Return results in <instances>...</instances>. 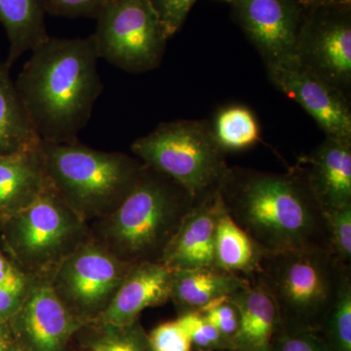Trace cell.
<instances>
[{
    "label": "cell",
    "mask_w": 351,
    "mask_h": 351,
    "mask_svg": "<svg viewBox=\"0 0 351 351\" xmlns=\"http://www.w3.org/2000/svg\"><path fill=\"white\" fill-rule=\"evenodd\" d=\"M219 193L228 214L263 250L330 251L326 215L299 163L284 173L228 167Z\"/></svg>",
    "instance_id": "6da1fadb"
},
{
    "label": "cell",
    "mask_w": 351,
    "mask_h": 351,
    "mask_svg": "<svg viewBox=\"0 0 351 351\" xmlns=\"http://www.w3.org/2000/svg\"><path fill=\"white\" fill-rule=\"evenodd\" d=\"M93 34L50 38L32 51L15 80L25 112L41 142L73 144L103 93Z\"/></svg>",
    "instance_id": "7a4b0ae2"
},
{
    "label": "cell",
    "mask_w": 351,
    "mask_h": 351,
    "mask_svg": "<svg viewBox=\"0 0 351 351\" xmlns=\"http://www.w3.org/2000/svg\"><path fill=\"white\" fill-rule=\"evenodd\" d=\"M196 201L181 184L145 164L135 188L114 211L90 223V233L124 262L161 263Z\"/></svg>",
    "instance_id": "3957f363"
},
{
    "label": "cell",
    "mask_w": 351,
    "mask_h": 351,
    "mask_svg": "<svg viewBox=\"0 0 351 351\" xmlns=\"http://www.w3.org/2000/svg\"><path fill=\"white\" fill-rule=\"evenodd\" d=\"M52 186L88 225L114 211L136 184L145 164L122 152L80 144L41 142Z\"/></svg>",
    "instance_id": "277c9868"
},
{
    "label": "cell",
    "mask_w": 351,
    "mask_h": 351,
    "mask_svg": "<svg viewBox=\"0 0 351 351\" xmlns=\"http://www.w3.org/2000/svg\"><path fill=\"white\" fill-rule=\"evenodd\" d=\"M351 267L324 249L265 252L255 276L276 302L281 326L320 332Z\"/></svg>",
    "instance_id": "5b68a950"
},
{
    "label": "cell",
    "mask_w": 351,
    "mask_h": 351,
    "mask_svg": "<svg viewBox=\"0 0 351 351\" xmlns=\"http://www.w3.org/2000/svg\"><path fill=\"white\" fill-rule=\"evenodd\" d=\"M5 254L31 279L49 280L64 258L90 237V226L48 184L38 199L0 223Z\"/></svg>",
    "instance_id": "8992f818"
},
{
    "label": "cell",
    "mask_w": 351,
    "mask_h": 351,
    "mask_svg": "<svg viewBox=\"0 0 351 351\" xmlns=\"http://www.w3.org/2000/svg\"><path fill=\"white\" fill-rule=\"evenodd\" d=\"M134 156L181 184L196 200L217 191L230 166L217 142L211 121L162 122L134 141Z\"/></svg>",
    "instance_id": "52a82bcc"
},
{
    "label": "cell",
    "mask_w": 351,
    "mask_h": 351,
    "mask_svg": "<svg viewBox=\"0 0 351 351\" xmlns=\"http://www.w3.org/2000/svg\"><path fill=\"white\" fill-rule=\"evenodd\" d=\"M97 22L100 59L132 73L158 68L170 36L152 0H110Z\"/></svg>",
    "instance_id": "ba28073f"
},
{
    "label": "cell",
    "mask_w": 351,
    "mask_h": 351,
    "mask_svg": "<svg viewBox=\"0 0 351 351\" xmlns=\"http://www.w3.org/2000/svg\"><path fill=\"white\" fill-rule=\"evenodd\" d=\"M295 61L350 98L351 0H304Z\"/></svg>",
    "instance_id": "9c48e42d"
},
{
    "label": "cell",
    "mask_w": 351,
    "mask_h": 351,
    "mask_svg": "<svg viewBox=\"0 0 351 351\" xmlns=\"http://www.w3.org/2000/svg\"><path fill=\"white\" fill-rule=\"evenodd\" d=\"M132 265L90 237L60 263L49 282L69 313L89 324L101 319Z\"/></svg>",
    "instance_id": "30bf717a"
},
{
    "label": "cell",
    "mask_w": 351,
    "mask_h": 351,
    "mask_svg": "<svg viewBox=\"0 0 351 351\" xmlns=\"http://www.w3.org/2000/svg\"><path fill=\"white\" fill-rule=\"evenodd\" d=\"M262 58L265 68L295 60L304 0H218Z\"/></svg>",
    "instance_id": "8fae6325"
},
{
    "label": "cell",
    "mask_w": 351,
    "mask_h": 351,
    "mask_svg": "<svg viewBox=\"0 0 351 351\" xmlns=\"http://www.w3.org/2000/svg\"><path fill=\"white\" fill-rule=\"evenodd\" d=\"M8 322L21 351H66L86 325L69 313L45 279H31L22 306Z\"/></svg>",
    "instance_id": "7c38bea8"
},
{
    "label": "cell",
    "mask_w": 351,
    "mask_h": 351,
    "mask_svg": "<svg viewBox=\"0 0 351 351\" xmlns=\"http://www.w3.org/2000/svg\"><path fill=\"white\" fill-rule=\"evenodd\" d=\"M265 69L270 82L299 104L315 120L325 137L351 141L350 97L309 73L295 60Z\"/></svg>",
    "instance_id": "4fadbf2b"
},
{
    "label": "cell",
    "mask_w": 351,
    "mask_h": 351,
    "mask_svg": "<svg viewBox=\"0 0 351 351\" xmlns=\"http://www.w3.org/2000/svg\"><path fill=\"white\" fill-rule=\"evenodd\" d=\"M225 210L217 191L196 201L176 233L162 262L170 269L215 267V239L219 217Z\"/></svg>",
    "instance_id": "5bb4252c"
},
{
    "label": "cell",
    "mask_w": 351,
    "mask_h": 351,
    "mask_svg": "<svg viewBox=\"0 0 351 351\" xmlns=\"http://www.w3.org/2000/svg\"><path fill=\"white\" fill-rule=\"evenodd\" d=\"M299 164L325 212L351 205V141L325 137Z\"/></svg>",
    "instance_id": "9a60e30c"
},
{
    "label": "cell",
    "mask_w": 351,
    "mask_h": 351,
    "mask_svg": "<svg viewBox=\"0 0 351 351\" xmlns=\"http://www.w3.org/2000/svg\"><path fill=\"white\" fill-rule=\"evenodd\" d=\"M172 269L161 263H133L100 321L125 325L145 308L161 306L171 298Z\"/></svg>",
    "instance_id": "2e32d148"
},
{
    "label": "cell",
    "mask_w": 351,
    "mask_h": 351,
    "mask_svg": "<svg viewBox=\"0 0 351 351\" xmlns=\"http://www.w3.org/2000/svg\"><path fill=\"white\" fill-rule=\"evenodd\" d=\"M230 298L240 315L239 331L232 341V350L272 351V341L281 321L269 291L258 278L250 277Z\"/></svg>",
    "instance_id": "e0dca14e"
},
{
    "label": "cell",
    "mask_w": 351,
    "mask_h": 351,
    "mask_svg": "<svg viewBox=\"0 0 351 351\" xmlns=\"http://www.w3.org/2000/svg\"><path fill=\"white\" fill-rule=\"evenodd\" d=\"M49 184L41 142L0 156V223L29 206Z\"/></svg>",
    "instance_id": "ac0fdd59"
},
{
    "label": "cell",
    "mask_w": 351,
    "mask_h": 351,
    "mask_svg": "<svg viewBox=\"0 0 351 351\" xmlns=\"http://www.w3.org/2000/svg\"><path fill=\"white\" fill-rule=\"evenodd\" d=\"M245 279L216 267L172 270L170 300L179 315L200 311L214 300L232 295Z\"/></svg>",
    "instance_id": "d6986e66"
},
{
    "label": "cell",
    "mask_w": 351,
    "mask_h": 351,
    "mask_svg": "<svg viewBox=\"0 0 351 351\" xmlns=\"http://www.w3.org/2000/svg\"><path fill=\"white\" fill-rule=\"evenodd\" d=\"M46 14L45 0H0V23L9 41L5 60L9 66L49 38Z\"/></svg>",
    "instance_id": "ffe728a7"
},
{
    "label": "cell",
    "mask_w": 351,
    "mask_h": 351,
    "mask_svg": "<svg viewBox=\"0 0 351 351\" xmlns=\"http://www.w3.org/2000/svg\"><path fill=\"white\" fill-rule=\"evenodd\" d=\"M11 68L0 62V156L25 151L41 142L18 96Z\"/></svg>",
    "instance_id": "44dd1931"
},
{
    "label": "cell",
    "mask_w": 351,
    "mask_h": 351,
    "mask_svg": "<svg viewBox=\"0 0 351 351\" xmlns=\"http://www.w3.org/2000/svg\"><path fill=\"white\" fill-rule=\"evenodd\" d=\"M265 252L243 228L233 221L225 208L217 226L215 267L245 278H250L258 271Z\"/></svg>",
    "instance_id": "7402d4cb"
},
{
    "label": "cell",
    "mask_w": 351,
    "mask_h": 351,
    "mask_svg": "<svg viewBox=\"0 0 351 351\" xmlns=\"http://www.w3.org/2000/svg\"><path fill=\"white\" fill-rule=\"evenodd\" d=\"M215 137L228 152L246 151L262 141V129L250 108L232 104L219 108L211 122Z\"/></svg>",
    "instance_id": "603a6c76"
},
{
    "label": "cell",
    "mask_w": 351,
    "mask_h": 351,
    "mask_svg": "<svg viewBox=\"0 0 351 351\" xmlns=\"http://www.w3.org/2000/svg\"><path fill=\"white\" fill-rule=\"evenodd\" d=\"M82 345L98 351H154L138 319L125 325L95 321L80 330Z\"/></svg>",
    "instance_id": "cb8c5ba5"
},
{
    "label": "cell",
    "mask_w": 351,
    "mask_h": 351,
    "mask_svg": "<svg viewBox=\"0 0 351 351\" xmlns=\"http://www.w3.org/2000/svg\"><path fill=\"white\" fill-rule=\"evenodd\" d=\"M320 334L331 351H351V272L343 278Z\"/></svg>",
    "instance_id": "d4e9b609"
},
{
    "label": "cell",
    "mask_w": 351,
    "mask_h": 351,
    "mask_svg": "<svg viewBox=\"0 0 351 351\" xmlns=\"http://www.w3.org/2000/svg\"><path fill=\"white\" fill-rule=\"evenodd\" d=\"M177 321L195 350H232V341L221 335L199 311L182 314Z\"/></svg>",
    "instance_id": "484cf974"
},
{
    "label": "cell",
    "mask_w": 351,
    "mask_h": 351,
    "mask_svg": "<svg viewBox=\"0 0 351 351\" xmlns=\"http://www.w3.org/2000/svg\"><path fill=\"white\" fill-rule=\"evenodd\" d=\"M330 251L341 265L351 267V205L325 212Z\"/></svg>",
    "instance_id": "4316f807"
},
{
    "label": "cell",
    "mask_w": 351,
    "mask_h": 351,
    "mask_svg": "<svg viewBox=\"0 0 351 351\" xmlns=\"http://www.w3.org/2000/svg\"><path fill=\"white\" fill-rule=\"evenodd\" d=\"M272 351H331L320 332L279 327L272 341Z\"/></svg>",
    "instance_id": "83f0119b"
},
{
    "label": "cell",
    "mask_w": 351,
    "mask_h": 351,
    "mask_svg": "<svg viewBox=\"0 0 351 351\" xmlns=\"http://www.w3.org/2000/svg\"><path fill=\"white\" fill-rule=\"evenodd\" d=\"M199 311L221 335L232 341L239 331L240 315L239 308L230 295L214 300Z\"/></svg>",
    "instance_id": "f1b7e54d"
},
{
    "label": "cell",
    "mask_w": 351,
    "mask_h": 351,
    "mask_svg": "<svg viewBox=\"0 0 351 351\" xmlns=\"http://www.w3.org/2000/svg\"><path fill=\"white\" fill-rule=\"evenodd\" d=\"M31 278L20 269L0 283V321H9L19 311L29 292Z\"/></svg>",
    "instance_id": "f546056e"
},
{
    "label": "cell",
    "mask_w": 351,
    "mask_h": 351,
    "mask_svg": "<svg viewBox=\"0 0 351 351\" xmlns=\"http://www.w3.org/2000/svg\"><path fill=\"white\" fill-rule=\"evenodd\" d=\"M154 351H193V346L188 335L177 320L168 321L154 328L149 334Z\"/></svg>",
    "instance_id": "4dcf8cb0"
},
{
    "label": "cell",
    "mask_w": 351,
    "mask_h": 351,
    "mask_svg": "<svg viewBox=\"0 0 351 351\" xmlns=\"http://www.w3.org/2000/svg\"><path fill=\"white\" fill-rule=\"evenodd\" d=\"M110 0H45L47 14L59 17L97 19Z\"/></svg>",
    "instance_id": "1f68e13d"
},
{
    "label": "cell",
    "mask_w": 351,
    "mask_h": 351,
    "mask_svg": "<svg viewBox=\"0 0 351 351\" xmlns=\"http://www.w3.org/2000/svg\"><path fill=\"white\" fill-rule=\"evenodd\" d=\"M197 0H152L170 38L180 31Z\"/></svg>",
    "instance_id": "d6a6232c"
},
{
    "label": "cell",
    "mask_w": 351,
    "mask_h": 351,
    "mask_svg": "<svg viewBox=\"0 0 351 351\" xmlns=\"http://www.w3.org/2000/svg\"><path fill=\"white\" fill-rule=\"evenodd\" d=\"M0 351H21L8 321H0Z\"/></svg>",
    "instance_id": "836d02e7"
},
{
    "label": "cell",
    "mask_w": 351,
    "mask_h": 351,
    "mask_svg": "<svg viewBox=\"0 0 351 351\" xmlns=\"http://www.w3.org/2000/svg\"><path fill=\"white\" fill-rule=\"evenodd\" d=\"M18 269L3 252L0 251V283L5 281L9 276H12L14 272L17 271Z\"/></svg>",
    "instance_id": "e575fe53"
},
{
    "label": "cell",
    "mask_w": 351,
    "mask_h": 351,
    "mask_svg": "<svg viewBox=\"0 0 351 351\" xmlns=\"http://www.w3.org/2000/svg\"><path fill=\"white\" fill-rule=\"evenodd\" d=\"M193 351H233L230 350H195V348H193Z\"/></svg>",
    "instance_id": "d590c367"
},
{
    "label": "cell",
    "mask_w": 351,
    "mask_h": 351,
    "mask_svg": "<svg viewBox=\"0 0 351 351\" xmlns=\"http://www.w3.org/2000/svg\"><path fill=\"white\" fill-rule=\"evenodd\" d=\"M92 351H98V350H92Z\"/></svg>",
    "instance_id": "8d00e7d4"
}]
</instances>
